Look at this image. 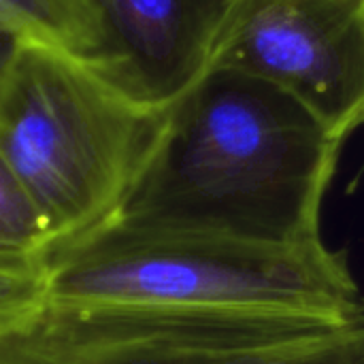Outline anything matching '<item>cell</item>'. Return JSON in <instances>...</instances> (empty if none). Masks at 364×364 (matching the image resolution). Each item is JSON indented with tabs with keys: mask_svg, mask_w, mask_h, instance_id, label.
<instances>
[{
	"mask_svg": "<svg viewBox=\"0 0 364 364\" xmlns=\"http://www.w3.org/2000/svg\"><path fill=\"white\" fill-rule=\"evenodd\" d=\"M341 145L288 92L211 66L168 109L126 215L258 243H314Z\"/></svg>",
	"mask_w": 364,
	"mask_h": 364,
	"instance_id": "cell-1",
	"label": "cell"
},
{
	"mask_svg": "<svg viewBox=\"0 0 364 364\" xmlns=\"http://www.w3.org/2000/svg\"><path fill=\"white\" fill-rule=\"evenodd\" d=\"M45 307L64 314L262 309L364 314L346 252L324 239L258 243L126 215L47 264Z\"/></svg>",
	"mask_w": 364,
	"mask_h": 364,
	"instance_id": "cell-2",
	"label": "cell"
},
{
	"mask_svg": "<svg viewBox=\"0 0 364 364\" xmlns=\"http://www.w3.org/2000/svg\"><path fill=\"white\" fill-rule=\"evenodd\" d=\"M166 113L136 100L98 58L21 41L0 90V156L45 218L51 258L124 220Z\"/></svg>",
	"mask_w": 364,
	"mask_h": 364,
	"instance_id": "cell-3",
	"label": "cell"
},
{
	"mask_svg": "<svg viewBox=\"0 0 364 364\" xmlns=\"http://www.w3.org/2000/svg\"><path fill=\"white\" fill-rule=\"evenodd\" d=\"M0 364H364V314L262 309L64 314L0 335Z\"/></svg>",
	"mask_w": 364,
	"mask_h": 364,
	"instance_id": "cell-4",
	"label": "cell"
},
{
	"mask_svg": "<svg viewBox=\"0 0 364 364\" xmlns=\"http://www.w3.org/2000/svg\"><path fill=\"white\" fill-rule=\"evenodd\" d=\"M211 66L277 85L346 141L364 126V0H232Z\"/></svg>",
	"mask_w": 364,
	"mask_h": 364,
	"instance_id": "cell-5",
	"label": "cell"
},
{
	"mask_svg": "<svg viewBox=\"0 0 364 364\" xmlns=\"http://www.w3.org/2000/svg\"><path fill=\"white\" fill-rule=\"evenodd\" d=\"M232 0H98L96 55L136 100L166 111L209 68Z\"/></svg>",
	"mask_w": 364,
	"mask_h": 364,
	"instance_id": "cell-6",
	"label": "cell"
},
{
	"mask_svg": "<svg viewBox=\"0 0 364 364\" xmlns=\"http://www.w3.org/2000/svg\"><path fill=\"white\" fill-rule=\"evenodd\" d=\"M0 17L23 38L94 58L102 51L98 0H0Z\"/></svg>",
	"mask_w": 364,
	"mask_h": 364,
	"instance_id": "cell-7",
	"label": "cell"
},
{
	"mask_svg": "<svg viewBox=\"0 0 364 364\" xmlns=\"http://www.w3.org/2000/svg\"><path fill=\"white\" fill-rule=\"evenodd\" d=\"M49 258L47 222L0 156V269H45Z\"/></svg>",
	"mask_w": 364,
	"mask_h": 364,
	"instance_id": "cell-8",
	"label": "cell"
},
{
	"mask_svg": "<svg viewBox=\"0 0 364 364\" xmlns=\"http://www.w3.org/2000/svg\"><path fill=\"white\" fill-rule=\"evenodd\" d=\"M45 269H0V335L23 324L45 307Z\"/></svg>",
	"mask_w": 364,
	"mask_h": 364,
	"instance_id": "cell-9",
	"label": "cell"
},
{
	"mask_svg": "<svg viewBox=\"0 0 364 364\" xmlns=\"http://www.w3.org/2000/svg\"><path fill=\"white\" fill-rule=\"evenodd\" d=\"M23 36H19L2 17H0V90L6 81V75L11 70V64L19 51Z\"/></svg>",
	"mask_w": 364,
	"mask_h": 364,
	"instance_id": "cell-10",
	"label": "cell"
}]
</instances>
